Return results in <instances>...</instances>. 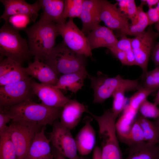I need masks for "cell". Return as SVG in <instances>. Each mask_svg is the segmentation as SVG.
<instances>
[{
    "label": "cell",
    "instance_id": "74e56055",
    "mask_svg": "<svg viewBox=\"0 0 159 159\" xmlns=\"http://www.w3.org/2000/svg\"><path fill=\"white\" fill-rule=\"evenodd\" d=\"M108 49L123 65L128 66L126 54L124 51L118 49L115 46Z\"/></svg>",
    "mask_w": 159,
    "mask_h": 159
},
{
    "label": "cell",
    "instance_id": "30bf717a",
    "mask_svg": "<svg viewBox=\"0 0 159 159\" xmlns=\"http://www.w3.org/2000/svg\"><path fill=\"white\" fill-rule=\"evenodd\" d=\"M159 35L149 29L143 34L131 39L136 65L142 69L143 74L148 72L149 59Z\"/></svg>",
    "mask_w": 159,
    "mask_h": 159
},
{
    "label": "cell",
    "instance_id": "ee69618b",
    "mask_svg": "<svg viewBox=\"0 0 159 159\" xmlns=\"http://www.w3.org/2000/svg\"><path fill=\"white\" fill-rule=\"evenodd\" d=\"M154 103L157 106L159 105V90L157 92L154 100Z\"/></svg>",
    "mask_w": 159,
    "mask_h": 159
},
{
    "label": "cell",
    "instance_id": "c3c4849f",
    "mask_svg": "<svg viewBox=\"0 0 159 159\" xmlns=\"http://www.w3.org/2000/svg\"><path fill=\"white\" fill-rule=\"evenodd\" d=\"M158 145H159V143Z\"/></svg>",
    "mask_w": 159,
    "mask_h": 159
},
{
    "label": "cell",
    "instance_id": "44dd1931",
    "mask_svg": "<svg viewBox=\"0 0 159 159\" xmlns=\"http://www.w3.org/2000/svg\"><path fill=\"white\" fill-rule=\"evenodd\" d=\"M43 12L40 20L61 24L66 22L63 16L64 0H39Z\"/></svg>",
    "mask_w": 159,
    "mask_h": 159
},
{
    "label": "cell",
    "instance_id": "7dc6e473",
    "mask_svg": "<svg viewBox=\"0 0 159 159\" xmlns=\"http://www.w3.org/2000/svg\"><path fill=\"white\" fill-rule=\"evenodd\" d=\"M155 7L156 8V9H157V10H158V12L159 13V2H158V4H157L156 6Z\"/></svg>",
    "mask_w": 159,
    "mask_h": 159
},
{
    "label": "cell",
    "instance_id": "4316f807",
    "mask_svg": "<svg viewBox=\"0 0 159 159\" xmlns=\"http://www.w3.org/2000/svg\"><path fill=\"white\" fill-rule=\"evenodd\" d=\"M0 159H18L9 131L0 135Z\"/></svg>",
    "mask_w": 159,
    "mask_h": 159
},
{
    "label": "cell",
    "instance_id": "9a60e30c",
    "mask_svg": "<svg viewBox=\"0 0 159 159\" xmlns=\"http://www.w3.org/2000/svg\"><path fill=\"white\" fill-rule=\"evenodd\" d=\"M89 111L87 106L70 99L62 108L60 122L64 127L72 130L78 124L83 114Z\"/></svg>",
    "mask_w": 159,
    "mask_h": 159
},
{
    "label": "cell",
    "instance_id": "3957f363",
    "mask_svg": "<svg viewBox=\"0 0 159 159\" xmlns=\"http://www.w3.org/2000/svg\"><path fill=\"white\" fill-rule=\"evenodd\" d=\"M86 57L69 49L62 41L51 51L44 62L60 76L86 69Z\"/></svg>",
    "mask_w": 159,
    "mask_h": 159
},
{
    "label": "cell",
    "instance_id": "f35d334b",
    "mask_svg": "<svg viewBox=\"0 0 159 159\" xmlns=\"http://www.w3.org/2000/svg\"><path fill=\"white\" fill-rule=\"evenodd\" d=\"M146 13L150 25L153 24H155L159 22V14L155 7L148 8Z\"/></svg>",
    "mask_w": 159,
    "mask_h": 159
},
{
    "label": "cell",
    "instance_id": "52a82bcc",
    "mask_svg": "<svg viewBox=\"0 0 159 159\" xmlns=\"http://www.w3.org/2000/svg\"><path fill=\"white\" fill-rule=\"evenodd\" d=\"M55 26L58 33L68 48L86 57H92V50L87 36L74 22L73 19H69L63 24H56Z\"/></svg>",
    "mask_w": 159,
    "mask_h": 159
},
{
    "label": "cell",
    "instance_id": "5b68a950",
    "mask_svg": "<svg viewBox=\"0 0 159 159\" xmlns=\"http://www.w3.org/2000/svg\"><path fill=\"white\" fill-rule=\"evenodd\" d=\"M97 77L89 75L91 87L94 91L93 102L103 103L107 99L112 97L114 92L119 88L126 91L137 90L141 87L138 80L123 79L119 75L114 77L99 74Z\"/></svg>",
    "mask_w": 159,
    "mask_h": 159
},
{
    "label": "cell",
    "instance_id": "83f0119b",
    "mask_svg": "<svg viewBox=\"0 0 159 159\" xmlns=\"http://www.w3.org/2000/svg\"><path fill=\"white\" fill-rule=\"evenodd\" d=\"M120 141L129 147L145 141L143 131L136 119L129 133Z\"/></svg>",
    "mask_w": 159,
    "mask_h": 159
},
{
    "label": "cell",
    "instance_id": "8992f818",
    "mask_svg": "<svg viewBox=\"0 0 159 159\" xmlns=\"http://www.w3.org/2000/svg\"><path fill=\"white\" fill-rule=\"evenodd\" d=\"M43 126L24 120H12L9 126V132L18 159H24L36 134Z\"/></svg>",
    "mask_w": 159,
    "mask_h": 159
},
{
    "label": "cell",
    "instance_id": "bcb514c9",
    "mask_svg": "<svg viewBox=\"0 0 159 159\" xmlns=\"http://www.w3.org/2000/svg\"><path fill=\"white\" fill-rule=\"evenodd\" d=\"M155 28L157 31V32L159 34V22L155 24Z\"/></svg>",
    "mask_w": 159,
    "mask_h": 159
},
{
    "label": "cell",
    "instance_id": "ab89813d",
    "mask_svg": "<svg viewBox=\"0 0 159 159\" xmlns=\"http://www.w3.org/2000/svg\"><path fill=\"white\" fill-rule=\"evenodd\" d=\"M151 59L156 67L159 66V42L154 46L151 54Z\"/></svg>",
    "mask_w": 159,
    "mask_h": 159
},
{
    "label": "cell",
    "instance_id": "d4e9b609",
    "mask_svg": "<svg viewBox=\"0 0 159 159\" xmlns=\"http://www.w3.org/2000/svg\"><path fill=\"white\" fill-rule=\"evenodd\" d=\"M144 6L141 3L138 6L136 14L131 19V23L127 35L135 37L141 35L146 32L145 29L148 26L150 25L146 13L143 9Z\"/></svg>",
    "mask_w": 159,
    "mask_h": 159
},
{
    "label": "cell",
    "instance_id": "f546056e",
    "mask_svg": "<svg viewBox=\"0 0 159 159\" xmlns=\"http://www.w3.org/2000/svg\"><path fill=\"white\" fill-rule=\"evenodd\" d=\"M126 90L123 88H119L113 93L112 110V113L117 117L122 112L127 104V99L125 96Z\"/></svg>",
    "mask_w": 159,
    "mask_h": 159
},
{
    "label": "cell",
    "instance_id": "ba28073f",
    "mask_svg": "<svg viewBox=\"0 0 159 159\" xmlns=\"http://www.w3.org/2000/svg\"><path fill=\"white\" fill-rule=\"evenodd\" d=\"M32 77L0 86V107L6 108L31 98L33 93L31 87Z\"/></svg>",
    "mask_w": 159,
    "mask_h": 159
},
{
    "label": "cell",
    "instance_id": "b9f144b4",
    "mask_svg": "<svg viewBox=\"0 0 159 159\" xmlns=\"http://www.w3.org/2000/svg\"><path fill=\"white\" fill-rule=\"evenodd\" d=\"M140 1L144 6L146 5L149 8L153 7L154 6H156L159 2V0H141Z\"/></svg>",
    "mask_w": 159,
    "mask_h": 159
},
{
    "label": "cell",
    "instance_id": "e0dca14e",
    "mask_svg": "<svg viewBox=\"0 0 159 159\" xmlns=\"http://www.w3.org/2000/svg\"><path fill=\"white\" fill-rule=\"evenodd\" d=\"M25 70L27 75L44 84L54 86L58 80V76L51 68L37 58H34L33 62L28 63Z\"/></svg>",
    "mask_w": 159,
    "mask_h": 159
},
{
    "label": "cell",
    "instance_id": "7c38bea8",
    "mask_svg": "<svg viewBox=\"0 0 159 159\" xmlns=\"http://www.w3.org/2000/svg\"><path fill=\"white\" fill-rule=\"evenodd\" d=\"M4 7V11L0 18L5 22H9L11 16L18 14L28 16L31 21L35 22L41 9L38 0L30 4L24 0H0Z\"/></svg>",
    "mask_w": 159,
    "mask_h": 159
},
{
    "label": "cell",
    "instance_id": "8fae6325",
    "mask_svg": "<svg viewBox=\"0 0 159 159\" xmlns=\"http://www.w3.org/2000/svg\"><path fill=\"white\" fill-rule=\"evenodd\" d=\"M117 3L113 4L107 0H100L99 18L107 27L120 30L127 35L130 24L129 19L117 8Z\"/></svg>",
    "mask_w": 159,
    "mask_h": 159
},
{
    "label": "cell",
    "instance_id": "ac0fdd59",
    "mask_svg": "<svg viewBox=\"0 0 159 159\" xmlns=\"http://www.w3.org/2000/svg\"><path fill=\"white\" fill-rule=\"evenodd\" d=\"M100 0H84L80 19L82 28V31L87 35L100 25Z\"/></svg>",
    "mask_w": 159,
    "mask_h": 159
},
{
    "label": "cell",
    "instance_id": "60d3db41",
    "mask_svg": "<svg viewBox=\"0 0 159 159\" xmlns=\"http://www.w3.org/2000/svg\"><path fill=\"white\" fill-rule=\"evenodd\" d=\"M92 159H102L101 150L97 146L95 147L93 150Z\"/></svg>",
    "mask_w": 159,
    "mask_h": 159
},
{
    "label": "cell",
    "instance_id": "d590c367",
    "mask_svg": "<svg viewBox=\"0 0 159 159\" xmlns=\"http://www.w3.org/2000/svg\"><path fill=\"white\" fill-rule=\"evenodd\" d=\"M30 20L29 17L26 15L18 14L10 17L9 22L14 28L19 30H23L26 28Z\"/></svg>",
    "mask_w": 159,
    "mask_h": 159
},
{
    "label": "cell",
    "instance_id": "277c9868",
    "mask_svg": "<svg viewBox=\"0 0 159 159\" xmlns=\"http://www.w3.org/2000/svg\"><path fill=\"white\" fill-rule=\"evenodd\" d=\"M17 29L4 22L0 29V54L22 65L32 55L27 41Z\"/></svg>",
    "mask_w": 159,
    "mask_h": 159
},
{
    "label": "cell",
    "instance_id": "4dcf8cb0",
    "mask_svg": "<svg viewBox=\"0 0 159 159\" xmlns=\"http://www.w3.org/2000/svg\"><path fill=\"white\" fill-rule=\"evenodd\" d=\"M143 87L155 91L159 89V66L154 69L142 74Z\"/></svg>",
    "mask_w": 159,
    "mask_h": 159
},
{
    "label": "cell",
    "instance_id": "ffe728a7",
    "mask_svg": "<svg viewBox=\"0 0 159 159\" xmlns=\"http://www.w3.org/2000/svg\"><path fill=\"white\" fill-rule=\"evenodd\" d=\"M87 117L85 125L74 139L78 152L81 156L89 154L94 149L96 142L95 132L91 124L92 119Z\"/></svg>",
    "mask_w": 159,
    "mask_h": 159
},
{
    "label": "cell",
    "instance_id": "5bb4252c",
    "mask_svg": "<svg viewBox=\"0 0 159 159\" xmlns=\"http://www.w3.org/2000/svg\"><path fill=\"white\" fill-rule=\"evenodd\" d=\"M45 129L43 126L36 134L24 159H54L49 144L51 140L45 135Z\"/></svg>",
    "mask_w": 159,
    "mask_h": 159
},
{
    "label": "cell",
    "instance_id": "4fadbf2b",
    "mask_svg": "<svg viewBox=\"0 0 159 159\" xmlns=\"http://www.w3.org/2000/svg\"><path fill=\"white\" fill-rule=\"evenodd\" d=\"M31 85L33 93L38 97L42 103L48 106L62 108L70 99L53 86L38 83L32 79Z\"/></svg>",
    "mask_w": 159,
    "mask_h": 159
},
{
    "label": "cell",
    "instance_id": "2e32d148",
    "mask_svg": "<svg viewBox=\"0 0 159 159\" xmlns=\"http://www.w3.org/2000/svg\"><path fill=\"white\" fill-rule=\"evenodd\" d=\"M29 77L21 65L6 58L1 61L0 86L17 82Z\"/></svg>",
    "mask_w": 159,
    "mask_h": 159
},
{
    "label": "cell",
    "instance_id": "d6a6232c",
    "mask_svg": "<svg viewBox=\"0 0 159 159\" xmlns=\"http://www.w3.org/2000/svg\"><path fill=\"white\" fill-rule=\"evenodd\" d=\"M131 39L124 35L118 40L115 45L117 47L125 53L128 66L136 65L135 58L131 44Z\"/></svg>",
    "mask_w": 159,
    "mask_h": 159
},
{
    "label": "cell",
    "instance_id": "9c48e42d",
    "mask_svg": "<svg viewBox=\"0 0 159 159\" xmlns=\"http://www.w3.org/2000/svg\"><path fill=\"white\" fill-rule=\"evenodd\" d=\"M53 125L50 139L54 148L65 158L69 159H84L78 154L75 139L70 130L57 121Z\"/></svg>",
    "mask_w": 159,
    "mask_h": 159
},
{
    "label": "cell",
    "instance_id": "6da1fadb",
    "mask_svg": "<svg viewBox=\"0 0 159 159\" xmlns=\"http://www.w3.org/2000/svg\"><path fill=\"white\" fill-rule=\"evenodd\" d=\"M56 24L39 20L23 30L27 37L29 47L32 56L44 62L47 55L55 47L56 37L59 35Z\"/></svg>",
    "mask_w": 159,
    "mask_h": 159
},
{
    "label": "cell",
    "instance_id": "1f68e13d",
    "mask_svg": "<svg viewBox=\"0 0 159 159\" xmlns=\"http://www.w3.org/2000/svg\"><path fill=\"white\" fill-rule=\"evenodd\" d=\"M155 91L141 86L129 98L128 105L132 109L138 112L141 104L147 100L148 97Z\"/></svg>",
    "mask_w": 159,
    "mask_h": 159
},
{
    "label": "cell",
    "instance_id": "d6986e66",
    "mask_svg": "<svg viewBox=\"0 0 159 159\" xmlns=\"http://www.w3.org/2000/svg\"><path fill=\"white\" fill-rule=\"evenodd\" d=\"M92 50L100 47L108 49L116 45L118 40L112 29L99 25L87 36Z\"/></svg>",
    "mask_w": 159,
    "mask_h": 159
},
{
    "label": "cell",
    "instance_id": "f6af8a7d",
    "mask_svg": "<svg viewBox=\"0 0 159 159\" xmlns=\"http://www.w3.org/2000/svg\"><path fill=\"white\" fill-rule=\"evenodd\" d=\"M154 123L155 125L159 135V117L156 119V120Z\"/></svg>",
    "mask_w": 159,
    "mask_h": 159
},
{
    "label": "cell",
    "instance_id": "603a6c76",
    "mask_svg": "<svg viewBox=\"0 0 159 159\" xmlns=\"http://www.w3.org/2000/svg\"><path fill=\"white\" fill-rule=\"evenodd\" d=\"M143 141L129 147L128 154L125 159H159V145Z\"/></svg>",
    "mask_w": 159,
    "mask_h": 159
},
{
    "label": "cell",
    "instance_id": "cb8c5ba5",
    "mask_svg": "<svg viewBox=\"0 0 159 159\" xmlns=\"http://www.w3.org/2000/svg\"><path fill=\"white\" fill-rule=\"evenodd\" d=\"M122 112L115 123L117 134L120 141L130 132L136 119L138 112L131 108L127 104Z\"/></svg>",
    "mask_w": 159,
    "mask_h": 159
},
{
    "label": "cell",
    "instance_id": "7bdbcfd3",
    "mask_svg": "<svg viewBox=\"0 0 159 159\" xmlns=\"http://www.w3.org/2000/svg\"><path fill=\"white\" fill-rule=\"evenodd\" d=\"M52 150L54 159H66L65 157L59 152L54 148Z\"/></svg>",
    "mask_w": 159,
    "mask_h": 159
},
{
    "label": "cell",
    "instance_id": "836d02e7",
    "mask_svg": "<svg viewBox=\"0 0 159 159\" xmlns=\"http://www.w3.org/2000/svg\"><path fill=\"white\" fill-rule=\"evenodd\" d=\"M138 112L146 118L157 119L159 117V108L154 103L146 100L140 105Z\"/></svg>",
    "mask_w": 159,
    "mask_h": 159
},
{
    "label": "cell",
    "instance_id": "484cf974",
    "mask_svg": "<svg viewBox=\"0 0 159 159\" xmlns=\"http://www.w3.org/2000/svg\"><path fill=\"white\" fill-rule=\"evenodd\" d=\"M136 120L141 127L144 135L145 141L152 145L159 143V135L153 122L139 114Z\"/></svg>",
    "mask_w": 159,
    "mask_h": 159
},
{
    "label": "cell",
    "instance_id": "7402d4cb",
    "mask_svg": "<svg viewBox=\"0 0 159 159\" xmlns=\"http://www.w3.org/2000/svg\"><path fill=\"white\" fill-rule=\"evenodd\" d=\"M89 75L86 69L62 75L53 86L60 90L69 91L76 94L84 86L85 80Z\"/></svg>",
    "mask_w": 159,
    "mask_h": 159
},
{
    "label": "cell",
    "instance_id": "e575fe53",
    "mask_svg": "<svg viewBox=\"0 0 159 159\" xmlns=\"http://www.w3.org/2000/svg\"><path fill=\"white\" fill-rule=\"evenodd\" d=\"M119 9L130 19L132 18L136 14L137 7L134 0H116Z\"/></svg>",
    "mask_w": 159,
    "mask_h": 159
},
{
    "label": "cell",
    "instance_id": "8d00e7d4",
    "mask_svg": "<svg viewBox=\"0 0 159 159\" xmlns=\"http://www.w3.org/2000/svg\"><path fill=\"white\" fill-rule=\"evenodd\" d=\"M0 108V135H1L9 131V127L7 124L12 119L5 108Z\"/></svg>",
    "mask_w": 159,
    "mask_h": 159
},
{
    "label": "cell",
    "instance_id": "f1b7e54d",
    "mask_svg": "<svg viewBox=\"0 0 159 159\" xmlns=\"http://www.w3.org/2000/svg\"><path fill=\"white\" fill-rule=\"evenodd\" d=\"M84 0H65L63 16L66 19L67 18H80Z\"/></svg>",
    "mask_w": 159,
    "mask_h": 159
},
{
    "label": "cell",
    "instance_id": "7a4b0ae2",
    "mask_svg": "<svg viewBox=\"0 0 159 159\" xmlns=\"http://www.w3.org/2000/svg\"><path fill=\"white\" fill-rule=\"evenodd\" d=\"M5 108L12 120H24L42 126L53 124L60 117L62 108L38 103L29 98L22 102Z\"/></svg>",
    "mask_w": 159,
    "mask_h": 159
}]
</instances>
